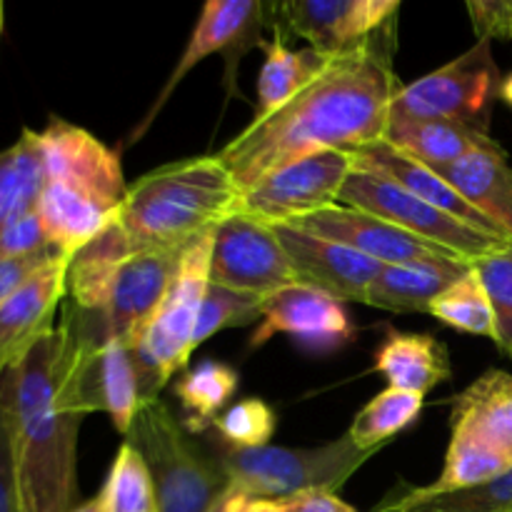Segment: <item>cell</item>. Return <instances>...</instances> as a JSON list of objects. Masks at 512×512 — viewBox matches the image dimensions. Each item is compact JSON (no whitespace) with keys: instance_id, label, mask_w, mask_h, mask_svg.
Returning <instances> with one entry per match:
<instances>
[{"instance_id":"1","label":"cell","mask_w":512,"mask_h":512,"mask_svg":"<svg viewBox=\"0 0 512 512\" xmlns=\"http://www.w3.org/2000/svg\"><path fill=\"white\" fill-rule=\"evenodd\" d=\"M393 50L395 18L360 48L325 60L320 73L283 108L253 118L218 153L240 193L293 160L323 150L358 153L380 143L403 88Z\"/></svg>"},{"instance_id":"2","label":"cell","mask_w":512,"mask_h":512,"mask_svg":"<svg viewBox=\"0 0 512 512\" xmlns=\"http://www.w3.org/2000/svg\"><path fill=\"white\" fill-rule=\"evenodd\" d=\"M58 328L0 375V403L13 448L23 512H70L78 495V433L85 415L58 395Z\"/></svg>"},{"instance_id":"3","label":"cell","mask_w":512,"mask_h":512,"mask_svg":"<svg viewBox=\"0 0 512 512\" xmlns=\"http://www.w3.org/2000/svg\"><path fill=\"white\" fill-rule=\"evenodd\" d=\"M38 140L45 170L40 223L53 248L73 255L118 220L130 185L118 150L85 128L50 118Z\"/></svg>"},{"instance_id":"4","label":"cell","mask_w":512,"mask_h":512,"mask_svg":"<svg viewBox=\"0 0 512 512\" xmlns=\"http://www.w3.org/2000/svg\"><path fill=\"white\" fill-rule=\"evenodd\" d=\"M240 188L218 155L160 165L128 188L118 220L135 253L188 248L238 210Z\"/></svg>"},{"instance_id":"5","label":"cell","mask_w":512,"mask_h":512,"mask_svg":"<svg viewBox=\"0 0 512 512\" xmlns=\"http://www.w3.org/2000/svg\"><path fill=\"white\" fill-rule=\"evenodd\" d=\"M512 470V373L488 370L453 398L443 473L425 493H453Z\"/></svg>"},{"instance_id":"6","label":"cell","mask_w":512,"mask_h":512,"mask_svg":"<svg viewBox=\"0 0 512 512\" xmlns=\"http://www.w3.org/2000/svg\"><path fill=\"white\" fill-rule=\"evenodd\" d=\"M125 443L133 445L153 480L158 512H208L230 485L220 458H210L160 398L140 400Z\"/></svg>"},{"instance_id":"7","label":"cell","mask_w":512,"mask_h":512,"mask_svg":"<svg viewBox=\"0 0 512 512\" xmlns=\"http://www.w3.org/2000/svg\"><path fill=\"white\" fill-rule=\"evenodd\" d=\"M375 453L343 435L320 448H225L218 458L230 485L250 500H288L310 490L338 493Z\"/></svg>"},{"instance_id":"8","label":"cell","mask_w":512,"mask_h":512,"mask_svg":"<svg viewBox=\"0 0 512 512\" xmlns=\"http://www.w3.org/2000/svg\"><path fill=\"white\" fill-rule=\"evenodd\" d=\"M213 233H203L183 250L180 268L150 320L143 340L135 348L143 400L158 398L163 385L188 365L193 350L200 308L210 285V253Z\"/></svg>"},{"instance_id":"9","label":"cell","mask_w":512,"mask_h":512,"mask_svg":"<svg viewBox=\"0 0 512 512\" xmlns=\"http://www.w3.org/2000/svg\"><path fill=\"white\" fill-rule=\"evenodd\" d=\"M500 83L503 75L490 50V40H478L443 68L403 85L390 115L455 120L488 133L490 113L500 98Z\"/></svg>"},{"instance_id":"10","label":"cell","mask_w":512,"mask_h":512,"mask_svg":"<svg viewBox=\"0 0 512 512\" xmlns=\"http://www.w3.org/2000/svg\"><path fill=\"white\" fill-rule=\"evenodd\" d=\"M340 205L375 215V218L385 220V223L395 225V228L405 230L415 238L428 240V243L450 250L458 258L470 260V263L508 243V240L493 238L483 230L470 228V225L450 218L443 210L420 200L418 195L405 190L395 180L380 173H370V170L353 168V173L345 180L343 193H340Z\"/></svg>"},{"instance_id":"11","label":"cell","mask_w":512,"mask_h":512,"mask_svg":"<svg viewBox=\"0 0 512 512\" xmlns=\"http://www.w3.org/2000/svg\"><path fill=\"white\" fill-rule=\"evenodd\" d=\"M268 10L270 5L255 3V0H210V3H205L168 83L155 95L145 118L133 128L128 143H138L148 133L150 125L155 123L158 113L173 95V90L208 55L220 53L225 58V88H228V95H233L240 60L253 48H265L263 28L268 25Z\"/></svg>"},{"instance_id":"12","label":"cell","mask_w":512,"mask_h":512,"mask_svg":"<svg viewBox=\"0 0 512 512\" xmlns=\"http://www.w3.org/2000/svg\"><path fill=\"white\" fill-rule=\"evenodd\" d=\"M353 173V158L343 150H323L273 170L240 193V213L270 225H290L340 203V193Z\"/></svg>"},{"instance_id":"13","label":"cell","mask_w":512,"mask_h":512,"mask_svg":"<svg viewBox=\"0 0 512 512\" xmlns=\"http://www.w3.org/2000/svg\"><path fill=\"white\" fill-rule=\"evenodd\" d=\"M210 283L268 298L300 283V278L275 233V225L235 210L213 233Z\"/></svg>"},{"instance_id":"14","label":"cell","mask_w":512,"mask_h":512,"mask_svg":"<svg viewBox=\"0 0 512 512\" xmlns=\"http://www.w3.org/2000/svg\"><path fill=\"white\" fill-rule=\"evenodd\" d=\"M183 250H140L118 270L103 308L88 310L105 340L135 350L180 268Z\"/></svg>"},{"instance_id":"15","label":"cell","mask_w":512,"mask_h":512,"mask_svg":"<svg viewBox=\"0 0 512 512\" xmlns=\"http://www.w3.org/2000/svg\"><path fill=\"white\" fill-rule=\"evenodd\" d=\"M273 10L278 25H288L315 53L333 58L373 38L400 13V0H293Z\"/></svg>"},{"instance_id":"16","label":"cell","mask_w":512,"mask_h":512,"mask_svg":"<svg viewBox=\"0 0 512 512\" xmlns=\"http://www.w3.org/2000/svg\"><path fill=\"white\" fill-rule=\"evenodd\" d=\"M278 333L290 335L315 353H330L348 345L355 330L340 300L305 283H295L265 298L263 320L250 345L260 348Z\"/></svg>"},{"instance_id":"17","label":"cell","mask_w":512,"mask_h":512,"mask_svg":"<svg viewBox=\"0 0 512 512\" xmlns=\"http://www.w3.org/2000/svg\"><path fill=\"white\" fill-rule=\"evenodd\" d=\"M303 233L318 235V238L333 240V243L345 245L365 258L375 260L380 265H403L420 263V260H438V258H458L450 250L440 245L420 240L375 215L363 213V210L348 208V205H333L320 213L300 218L290 223Z\"/></svg>"},{"instance_id":"18","label":"cell","mask_w":512,"mask_h":512,"mask_svg":"<svg viewBox=\"0 0 512 512\" xmlns=\"http://www.w3.org/2000/svg\"><path fill=\"white\" fill-rule=\"evenodd\" d=\"M68 260L58 255L0 305V375L55 333V310L68 295Z\"/></svg>"},{"instance_id":"19","label":"cell","mask_w":512,"mask_h":512,"mask_svg":"<svg viewBox=\"0 0 512 512\" xmlns=\"http://www.w3.org/2000/svg\"><path fill=\"white\" fill-rule=\"evenodd\" d=\"M275 233L300 283L323 290L340 303H365L370 283L383 265L333 240L303 233L293 225H275Z\"/></svg>"},{"instance_id":"20","label":"cell","mask_w":512,"mask_h":512,"mask_svg":"<svg viewBox=\"0 0 512 512\" xmlns=\"http://www.w3.org/2000/svg\"><path fill=\"white\" fill-rule=\"evenodd\" d=\"M353 158V168L358 170H370V173H380L385 178L395 180L398 185H403L405 190H410L413 195H418L420 200L430 203L433 208L443 210L450 218L460 220V223L470 225V228H478L483 233L493 235V238L508 240L500 228H495L485 215H480L448 180L440 173L430 170L428 165L418 163V160L408 158V155L398 153L395 148H390L388 143H373L368 148L358 150V153H350ZM510 243V240H508Z\"/></svg>"},{"instance_id":"21","label":"cell","mask_w":512,"mask_h":512,"mask_svg":"<svg viewBox=\"0 0 512 512\" xmlns=\"http://www.w3.org/2000/svg\"><path fill=\"white\" fill-rule=\"evenodd\" d=\"M383 143L428 165L435 173L473 153L503 150V145L490 138V133L473 125L440 118H405V115H390Z\"/></svg>"},{"instance_id":"22","label":"cell","mask_w":512,"mask_h":512,"mask_svg":"<svg viewBox=\"0 0 512 512\" xmlns=\"http://www.w3.org/2000/svg\"><path fill=\"white\" fill-rule=\"evenodd\" d=\"M473 270L465 258L420 260V263L383 265L370 283L365 305L390 313H428L435 298Z\"/></svg>"},{"instance_id":"23","label":"cell","mask_w":512,"mask_h":512,"mask_svg":"<svg viewBox=\"0 0 512 512\" xmlns=\"http://www.w3.org/2000/svg\"><path fill=\"white\" fill-rule=\"evenodd\" d=\"M440 175L512 243V165L505 150L473 153Z\"/></svg>"},{"instance_id":"24","label":"cell","mask_w":512,"mask_h":512,"mask_svg":"<svg viewBox=\"0 0 512 512\" xmlns=\"http://www.w3.org/2000/svg\"><path fill=\"white\" fill-rule=\"evenodd\" d=\"M375 370L390 388L425 395L450 380V355L440 340L428 333H390L375 353Z\"/></svg>"},{"instance_id":"25","label":"cell","mask_w":512,"mask_h":512,"mask_svg":"<svg viewBox=\"0 0 512 512\" xmlns=\"http://www.w3.org/2000/svg\"><path fill=\"white\" fill-rule=\"evenodd\" d=\"M128 233L113 220L68 260V300L83 310H100L125 260L133 255Z\"/></svg>"},{"instance_id":"26","label":"cell","mask_w":512,"mask_h":512,"mask_svg":"<svg viewBox=\"0 0 512 512\" xmlns=\"http://www.w3.org/2000/svg\"><path fill=\"white\" fill-rule=\"evenodd\" d=\"M45 170L38 133L23 128L20 138L0 153V233L20 215L38 208Z\"/></svg>"},{"instance_id":"27","label":"cell","mask_w":512,"mask_h":512,"mask_svg":"<svg viewBox=\"0 0 512 512\" xmlns=\"http://www.w3.org/2000/svg\"><path fill=\"white\" fill-rule=\"evenodd\" d=\"M265 63L258 75V105H255V118L275 113L283 108L293 95H298L320 68L325 65V55L315 53L313 48L290 50L285 45L280 28L275 25V38L265 43Z\"/></svg>"},{"instance_id":"28","label":"cell","mask_w":512,"mask_h":512,"mask_svg":"<svg viewBox=\"0 0 512 512\" xmlns=\"http://www.w3.org/2000/svg\"><path fill=\"white\" fill-rule=\"evenodd\" d=\"M373 512H512V470L490 483L453 493L413 488L398 498H388Z\"/></svg>"},{"instance_id":"29","label":"cell","mask_w":512,"mask_h":512,"mask_svg":"<svg viewBox=\"0 0 512 512\" xmlns=\"http://www.w3.org/2000/svg\"><path fill=\"white\" fill-rule=\"evenodd\" d=\"M235 390H238V373L218 360H205L195 370L185 373L175 385V395L188 415L185 430L203 433L205 428L215 425L220 410L228 405Z\"/></svg>"},{"instance_id":"30","label":"cell","mask_w":512,"mask_h":512,"mask_svg":"<svg viewBox=\"0 0 512 512\" xmlns=\"http://www.w3.org/2000/svg\"><path fill=\"white\" fill-rule=\"evenodd\" d=\"M423 413V395L405 393L398 388H385L375 395L363 410L353 418V425L345 435L360 450H380V445L388 443L398 433L415 423Z\"/></svg>"},{"instance_id":"31","label":"cell","mask_w":512,"mask_h":512,"mask_svg":"<svg viewBox=\"0 0 512 512\" xmlns=\"http://www.w3.org/2000/svg\"><path fill=\"white\" fill-rule=\"evenodd\" d=\"M428 313L435 315L448 328L460 330V333L480 335V338L490 340L495 338L493 305H490L483 280L478 278L475 268L468 275H463L458 283L450 285L440 298H435Z\"/></svg>"},{"instance_id":"32","label":"cell","mask_w":512,"mask_h":512,"mask_svg":"<svg viewBox=\"0 0 512 512\" xmlns=\"http://www.w3.org/2000/svg\"><path fill=\"white\" fill-rule=\"evenodd\" d=\"M100 498L105 512H158L153 480L133 445H120Z\"/></svg>"},{"instance_id":"33","label":"cell","mask_w":512,"mask_h":512,"mask_svg":"<svg viewBox=\"0 0 512 512\" xmlns=\"http://www.w3.org/2000/svg\"><path fill=\"white\" fill-rule=\"evenodd\" d=\"M478 278L483 280L485 293L495 315L493 343L512 358V243L490 250L483 258L473 260Z\"/></svg>"},{"instance_id":"34","label":"cell","mask_w":512,"mask_h":512,"mask_svg":"<svg viewBox=\"0 0 512 512\" xmlns=\"http://www.w3.org/2000/svg\"><path fill=\"white\" fill-rule=\"evenodd\" d=\"M263 303L265 298H258V295L238 293V290L210 283L203 300V308H200L193 350H198L205 340L213 338L220 330L238 328V325H250L255 320H263Z\"/></svg>"},{"instance_id":"35","label":"cell","mask_w":512,"mask_h":512,"mask_svg":"<svg viewBox=\"0 0 512 512\" xmlns=\"http://www.w3.org/2000/svg\"><path fill=\"white\" fill-rule=\"evenodd\" d=\"M275 413L265 400L245 398L225 410L213 428L228 448H263L275 433Z\"/></svg>"},{"instance_id":"36","label":"cell","mask_w":512,"mask_h":512,"mask_svg":"<svg viewBox=\"0 0 512 512\" xmlns=\"http://www.w3.org/2000/svg\"><path fill=\"white\" fill-rule=\"evenodd\" d=\"M45 250H53V245L48 243V235H45L43 223H40L38 208L20 215L15 223H10L0 233V260L33 258V255L45 253Z\"/></svg>"},{"instance_id":"37","label":"cell","mask_w":512,"mask_h":512,"mask_svg":"<svg viewBox=\"0 0 512 512\" xmlns=\"http://www.w3.org/2000/svg\"><path fill=\"white\" fill-rule=\"evenodd\" d=\"M465 8L478 40H512V0H470Z\"/></svg>"},{"instance_id":"38","label":"cell","mask_w":512,"mask_h":512,"mask_svg":"<svg viewBox=\"0 0 512 512\" xmlns=\"http://www.w3.org/2000/svg\"><path fill=\"white\" fill-rule=\"evenodd\" d=\"M60 253V250H45V253L33 255V258L23 260H0V305L15 293L23 283H28L38 270H43L45 265L53 263Z\"/></svg>"},{"instance_id":"39","label":"cell","mask_w":512,"mask_h":512,"mask_svg":"<svg viewBox=\"0 0 512 512\" xmlns=\"http://www.w3.org/2000/svg\"><path fill=\"white\" fill-rule=\"evenodd\" d=\"M0 512H23L20 510L13 448H10V433L8 425H5L3 403H0Z\"/></svg>"},{"instance_id":"40","label":"cell","mask_w":512,"mask_h":512,"mask_svg":"<svg viewBox=\"0 0 512 512\" xmlns=\"http://www.w3.org/2000/svg\"><path fill=\"white\" fill-rule=\"evenodd\" d=\"M280 503L285 505V512H358L340 500L338 493H325V490H310Z\"/></svg>"},{"instance_id":"41","label":"cell","mask_w":512,"mask_h":512,"mask_svg":"<svg viewBox=\"0 0 512 512\" xmlns=\"http://www.w3.org/2000/svg\"><path fill=\"white\" fill-rule=\"evenodd\" d=\"M248 503L250 498L243 493V490L235 488V485H228V488L215 498V503L210 505L208 512H240Z\"/></svg>"},{"instance_id":"42","label":"cell","mask_w":512,"mask_h":512,"mask_svg":"<svg viewBox=\"0 0 512 512\" xmlns=\"http://www.w3.org/2000/svg\"><path fill=\"white\" fill-rule=\"evenodd\" d=\"M240 512H285V505L280 500H250Z\"/></svg>"},{"instance_id":"43","label":"cell","mask_w":512,"mask_h":512,"mask_svg":"<svg viewBox=\"0 0 512 512\" xmlns=\"http://www.w3.org/2000/svg\"><path fill=\"white\" fill-rule=\"evenodd\" d=\"M70 512H105V503H103V498H93V500H88V503H83V505H75L73 510Z\"/></svg>"},{"instance_id":"44","label":"cell","mask_w":512,"mask_h":512,"mask_svg":"<svg viewBox=\"0 0 512 512\" xmlns=\"http://www.w3.org/2000/svg\"><path fill=\"white\" fill-rule=\"evenodd\" d=\"M500 100H503V103H508L512 108V73L505 75L503 83H500Z\"/></svg>"},{"instance_id":"45","label":"cell","mask_w":512,"mask_h":512,"mask_svg":"<svg viewBox=\"0 0 512 512\" xmlns=\"http://www.w3.org/2000/svg\"><path fill=\"white\" fill-rule=\"evenodd\" d=\"M0 35H3V3H0Z\"/></svg>"}]
</instances>
